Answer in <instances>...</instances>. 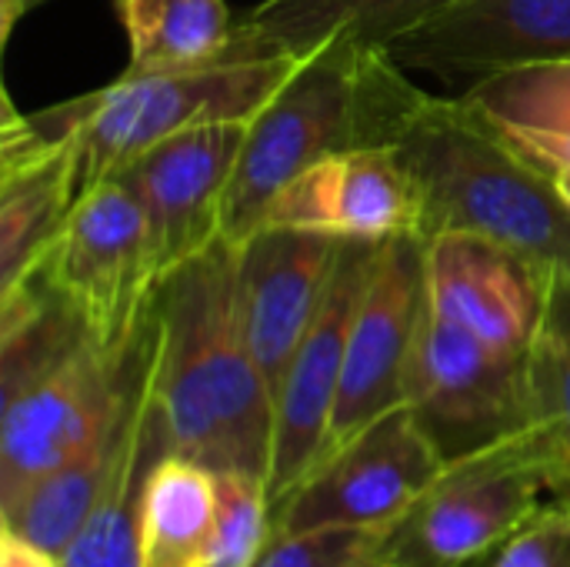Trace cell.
Listing matches in <instances>:
<instances>
[{"label": "cell", "instance_id": "obj_13", "mask_svg": "<svg viewBox=\"0 0 570 567\" xmlns=\"http://www.w3.org/2000/svg\"><path fill=\"white\" fill-rule=\"evenodd\" d=\"M344 241L307 227H257L237 244L240 321L274 398L324 307Z\"/></svg>", "mask_w": 570, "mask_h": 567}, {"label": "cell", "instance_id": "obj_2", "mask_svg": "<svg viewBox=\"0 0 570 567\" xmlns=\"http://www.w3.org/2000/svg\"><path fill=\"white\" fill-rule=\"evenodd\" d=\"M428 90L404 77L387 50L331 40L311 50L287 84L247 120L230 177L224 237L240 244L261 227L267 204L311 164L354 150L397 144Z\"/></svg>", "mask_w": 570, "mask_h": 567}, {"label": "cell", "instance_id": "obj_26", "mask_svg": "<svg viewBox=\"0 0 570 567\" xmlns=\"http://www.w3.org/2000/svg\"><path fill=\"white\" fill-rule=\"evenodd\" d=\"M40 3H47V0H0V43H3V47H7V40H10V33H13V27H17V20L27 17L30 10H37Z\"/></svg>", "mask_w": 570, "mask_h": 567}, {"label": "cell", "instance_id": "obj_16", "mask_svg": "<svg viewBox=\"0 0 570 567\" xmlns=\"http://www.w3.org/2000/svg\"><path fill=\"white\" fill-rule=\"evenodd\" d=\"M404 70L484 77L570 57V0H458L387 50Z\"/></svg>", "mask_w": 570, "mask_h": 567}, {"label": "cell", "instance_id": "obj_4", "mask_svg": "<svg viewBox=\"0 0 570 567\" xmlns=\"http://www.w3.org/2000/svg\"><path fill=\"white\" fill-rule=\"evenodd\" d=\"M304 57L214 60L190 70L120 74L94 94L30 114V124L43 137L70 144L77 190L83 194L130 170L150 147L174 134L220 120H254Z\"/></svg>", "mask_w": 570, "mask_h": 567}, {"label": "cell", "instance_id": "obj_21", "mask_svg": "<svg viewBox=\"0 0 570 567\" xmlns=\"http://www.w3.org/2000/svg\"><path fill=\"white\" fill-rule=\"evenodd\" d=\"M127 33L124 74L190 70L224 57L234 20L227 0H114Z\"/></svg>", "mask_w": 570, "mask_h": 567}, {"label": "cell", "instance_id": "obj_5", "mask_svg": "<svg viewBox=\"0 0 570 567\" xmlns=\"http://www.w3.org/2000/svg\"><path fill=\"white\" fill-rule=\"evenodd\" d=\"M33 281L70 311L90 344L117 358L137 351L154 321L160 274L147 211L127 170L73 201Z\"/></svg>", "mask_w": 570, "mask_h": 567}, {"label": "cell", "instance_id": "obj_11", "mask_svg": "<svg viewBox=\"0 0 570 567\" xmlns=\"http://www.w3.org/2000/svg\"><path fill=\"white\" fill-rule=\"evenodd\" d=\"M377 244L381 241H361V237L344 241L324 307L281 381V391L274 398V444H271V471H267L271 508H277L324 458L334 408H337V391H341L347 334Z\"/></svg>", "mask_w": 570, "mask_h": 567}, {"label": "cell", "instance_id": "obj_23", "mask_svg": "<svg viewBox=\"0 0 570 567\" xmlns=\"http://www.w3.org/2000/svg\"><path fill=\"white\" fill-rule=\"evenodd\" d=\"M271 525L267 481L244 471H217V521L204 567H254L271 545Z\"/></svg>", "mask_w": 570, "mask_h": 567}, {"label": "cell", "instance_id": "obj_18", "mask_svg": "<svg viewBox=\"0 0 570 567\" xmlns=\"http://www.w3.org/2000/svg\"><path fill=\"white\" fill-rule=\"evenodd\" d=\"M461 100L534 170L554 180V174L570 167V57L474 77Z\"/></svg>", "mask_w": 570, "mask_h": 567}, {"label": "cell", "instance_id": "obj_22", "mask_svg": "<svg viewBox=\"0 0 570 567\" xmlns=\"http://www.w3.org/2000/svg\"><path fill=\"white\" fill-rule=\"evenodd\" d=\"M521 428L551 458L561 488L570 478V274H554L544 317L524 354Z\"/></svg>", "mask_w": 570, "mask_h": 567}, {"label": "cell", "instance_id": "obj_20", "mask_svg": "<svg viewBox=\"0 0 570 567\" xmlns=\"http://www.w3.org/2000/svg\"><path fill=\"white\" fill-rule=\"evenodd\" d=\"M137 381H140V374H137ZM134 391H137V384H134ZM130 401H134V394H130ZM130 401H127L120 421L94 448H87L70 465L50 471L47 478L30 485L17 501L0 508V525H7L10 531H17L20 538H27L30 545H37L40 551H47L60 561L67 555V548L73 545V538L83 531V525H87L94 505L100 501V491L117 465Z\"/></svg>", "mask_w": 570, "mask_h": 567}, {"label": "cell", "instance_id": "obj_6", "mask_svg": "<svg viewBox=\"0 0 570 567\" xmlns=\"http://www.w3.org/2000/svg\"><path fill=\"white\" fill-rule=\"evenodd\" d=\"M558 491L541 444L514 428L448 458L441 478L387 541L407 567H471L488 561Z\"/></svg>", "mask_w": 570, "mask_h": 567}, {"label": "cell", "instance_id": "obj_15", "mask_svg": "<svg viewBox=\"0 0 570 567\" xmlns=\"http://www.w3.org/2000/svg\"><path fill=\"white\" fill-rule=\"evenodd\" d=\"M261 227H307L361 241L421 237L424 197L394 144L354 147L297 174L267 204Z\"/></svg>", "mask_w": 570, "mask_h": 567}, {"label": "cell", "instance_id": "obj_9", "mask_svg": "<svg viewBox=\"0 0 570 567\" xmlns=\"http://www.w3.org/2000/svg\"><path fill=\"white\" fill-rule=\"evenodd\" d=\"M424 314V237L397 234L377 244L367 284L361 291L337 408L324 458L404 404V381L414 338ZM321 458V461H324Z\"/></svg>", "mask_w": 570, "mask_h": 567}, {"label": "cell", "instance_id": "obj_29", "mask_svg": "<svg viewBox=\"0 0 570 567\" xmlns=\"http://www.w3.org/2000/svg\"><path fill=\"white\" fill-rule=\"evenodd\" d=\"M558 495H564V498H570V478H568V481H564V485H561V488H558Z\"/></svg>", "mask_w": 570, "mask_h": 567}, {"label": "cell", "instance_id": "obj_28", "mask_svg": "<svg viewBox=\"0 0 570 567\" xmlns=\"http://www.w3.org/2000/svg\"><path fill=\"white\" fill-rule=\"evenodd\" d=\"M554 187H558L561 201L570 207V167H564L561 174H554Z\"/></svg>", "mask_w": 570, "mask_h": 567}, {"label": "cell", "instance_id": "obj_12", "mask_svg": "<svg viewBox=\"0 0 570 567\" xmlns=\"http://www.w3.org/2000/svg\"><path fill=\"white\" fill-rule=\"evenodd\" d=\"M554 274L561 271L481 234L451 231L424 241L428 307L518 361L538 334Z\"/></svg>", "mask_w": 570, "mask_h": 567}, {"label": "cell", "instance_id": "obj_7", "mask_svg": "<svg viewBox=\"0 0 570 567\" xmlns=\"http://www.w3.org/2000/svg\"><path fill=\"white\" fill-rule=\"evenodd\" d=\"M157 311V307H154ZM154 321L134 354H107L87 338L30 378L3 388L0 414V508L30 485L94 448L124 414Z\"/></svg>", "mask_w": 570, "mask_h": 567}, {"label": "cell", "instance_id": "obj_19", "mask_svg": "<svg viewBox=\"0 0 570 567\" xmlns=\"http://www.w3.org/2000/svg\"><path fill=\"white\" fill-rule=\"evenodd\" d=\"M217 521V471L164 451L140 495V567H204Z\"/></svg>", "mask_w": 570, "mask_h": 567}, {"label": "cell", "instance_id": "obj_25", "mask_svg": "<svg viewBox=\"0 0 570 567\" xmlns=\"http://www.w3.org/2000/svg\"><path fill=\"white\" fill-rule=\"evenodd\" d=\"M0 567H60V561L0 525Z\"/></svg>", "mask_w": 570, "mask_h": 567}, {"label": "cell", "instance_id": "obj_8", "mask_svg": "<svg viewBox=\"0 0 570 567\" xmlns=\"http://www.w3.org/2000/svg\"><path fill=\"white\" fill-rule=\"evenodd\" d=\"M448 451L401 404L327 454L277 508L271 538L311 528L397 531L411 508L431 491Z\"/></svg>", "mask_w": 570, "mask_h": 567}, {"label": "cell", "instance_id": "obj_1", "mask_svg": "<svg viewBox=\"0 0 570 567\" xmlns=\"http://www.w3.org/2000/svg\"><path fill=\"white\" fill-rule=\"evenodd\" d=\"M154 388L174 454L267 481L274 394L237 301V244L220 237L157 291Z\"/></svg>", "mask_w": 570, "mask_h": 567}, {"label": "cell", "instance_id": "obj_14", "mask_svg": "<svg viewBox=\"0 0 570 567\" xmlns=\"http://www.w3.org/2000/svg\"><path fill=\"white\" fill-rule=\"evenodd\" d=\"M244 137L247 120L190 127L150 147L127 170L147 211L160 284L224 237V207Z\"/></svg>", "mask_w": 570, "mask_h": 567}, {"label": "cell", "instance_id": "obj_24", "mask_svg": "<svg viewBox=\"0 0 570 567\" xmlns=\"http://www.w3.org/2000/svg\"><path fill=\"white\" fill-rule=\"evenodd\" d=\"M394 531L381 528H311L271 538L254 567H361L387 548Z\"/></svg>", "mask_w": 570, "mask_h": 567}, {"label": "cell", "instance_id": "obj_17", "mask_svg": "<svg viewBox=\"0 0 570 567\" xmlns=\"http://www.w3.org/2000/svg\"><path fill=\"white\" fill-rule=\"evenodd\" d=\"M458 0H264L240 23L220 60L304 57L331 40L391 50Z\"/></svg>", "mask_w": 570, "mask_h": 567}, {"label": "cell", "instance_id": "obj_3", "mask_svg": "<svg viewBox=\"0 0 570 567\" xmlns=\"http://www.w3.org/2000/svg\"><path fill=\"white\" fill-rule=\"evenodd\" d=\"M421 184V237L464 231L570 274V207L554 180L504 147L461 97L428 94L394 144Z\"/></svg>", "mask_w": 570, "mask_h": 567}, {"label": "cell", "instance_id": "obj_10", "mask_svg": "<svg viewBox=\"0 0 570 567\" xmlns=\"http://www.w3.org/2000/svg\"><path fill=\"white\" fill-rule=\"evenodd\" d=\"M404 404L414 408L448 458L464 454L524 424V361L488 348L431 311L424 297Z\"/></svg>", "mask_w": 570, "mask_h": 567}, {"label": "cell", "instance_id": "obj_27", "mask_svg": "<svg viewBox=\"0 0 570 567\" xmlns=\"http://www.w3.org/2000/svg\"><path fill=\"white\" fill-rule=\"evenodd\" d=\"M361 567H407V565H404L401 558H394V555H391V551L384 548L381 555H374L371 561H364V565H361Z\"/></svg>", "mask_w": 570, "mask_h": 567}]
</instances>
